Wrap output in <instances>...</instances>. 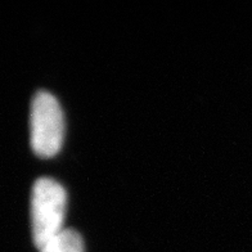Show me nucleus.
<instances>
[{"instance_id":"f03ea898","label":"nucleus","mask_w":252,"mask_h":252,"mask_svg":"<svg viewBox=\"0 0 252 252\" xmlns=\"http://www.w3.org/2000/svg\"><path fill=\"white\" fill-rule=\"evenodd\" d=\"M31 148L36 156L50 158L60 152L64 136V117L56 96L40 90L32 98L30 112Z\"/></svg>"},{"instance_id":"f257e3e1","label":"nucleus","mask_w":252,"mask_h":252,"mask_svg":"<svg viewBox=\"0 0 252 252\" xmlns=\"http://www.w3.org/2000/svg\"><path fill=\"white\" fill-rule=\"evenodd\" d=\"M67 193L62 184L50 178H40L31 193V232L33 245L43 250L64 230Z\"/></svg>"},{"instance_id":"7ed1b4c3","label":"nucleus","mask_w":252,"mask_h":252,"mask_svg":"<svg viewBox=\"0 0 252 252\" xmlns=\"http://www.w3.org/2000/svg\"><path fill=\"white\" fill-rule=\"evenodd\" d=\"M39 252H84L83 238L72 229H64L58 238Z\"/></svg>"}]
</instances>
